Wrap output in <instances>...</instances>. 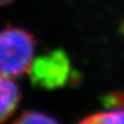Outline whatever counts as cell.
Masks as SVG:
<instances>
[{"label": "cell", "mask_w": 124, "mask_h": 124, "mask_svg": "<svg viewBox=\"0 0 124 124\" xmlns=\"http://www.w3.org/2000/svg\"><path fill=\"white\" fill-rule=\"evenodd\" d=\"M36 40L27 29L6 26L0 30V77L15 79L28 72Z\"/></svg>", "instance_id": "6da1fadb"}, {"label": "cell", "mask_w": 124, "mask_h": 124, "mask_svg": "<svg viewBox=\"0 0 124 124\" xmlns=\"http://www.w3.org/2000/svg\"><path fill=\"white\" fill-rule=\"evenodd\" d=\"M28 73L31 85L46 91L66 86L73 77L70 60L61 49L52 50L33 59Z\"/></svg>", "instance_id": "7a4b0ae2"}, {"label": "cell", "mask_w": 124, "mask_h": 124, "mask_svg": "<svg viewBox=\"0 0 124 124\" xmlns=\"http://www.w3.org/2000/svg\"><path fill=\"white\" fill-rule=\"evenodd\" d=\"M20 100V86L10 78L0 77V123L14 115Z\"/></svg>", "instance_id": "3957f363"}, {"label": "cell", "mask_w": 124, "mask_h": 124, "mask_svg": "<svg viewBox=\"0 0 124 124\" xmlns=\"http://www.w3.org/2000/svg\"><path fill=\"white\" fill-rule=\"evenodd\" d=\"M80 122L85 124L124 123V108H112L108 111L98 112L85 117Z\"/></svg>", "instance_id": "277c9868"}, {"label": "cell", "mask_w": 124, "mask_h": 124, "mask_svg": "<svg viewBox=\"0 0 124 124\" xmlns=\"http://www.w3.org/2000/svg\"><path fill=\"white\" fill-rule=\"evenodd\" d=\"M16 123L22 124H33V123H57L55 118L51 117L49 114L44 113L41 111H24L19 117L15 120Z\"/></svg>", "instance_id": "5b68a950"}, {"label": "cell", "mask_w": 124, "mask_h": 124, "mask_svg": "<svg viewBox=\"0 0 124 124\" xmlns=\"http://www.w3.org/2000/svg\"><path fill=\"white\" fill-rule=\"evenodd\" d=\"M101 102L107 108H124V92H112L101 98Z\"/></svg>", "instance_id": "8992f818"}, {"label": "cell", "mask_w": 124, "mask_h": 124, "mask_svg": "<svg viewBox=\"0 0 124 124\" xmlns=\"http://www.w3.org/2000/svg\"><path fill=\"white\" fill-rule=\"evenodd\" d=\"M16 0H0V6H5V5H8L10 3H13Z\"/></svg>", "instance_id": "52a82bcc"}]
</instances>
